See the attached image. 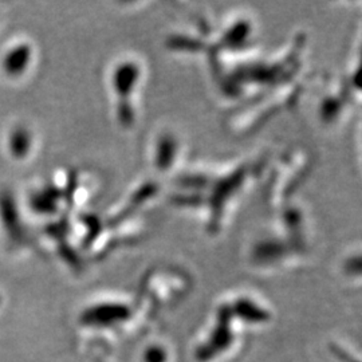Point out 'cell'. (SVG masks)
Listing matches in <instances>:
<instances>
[{"label": "cell", "instance_id": "6da1fadb", "mask_svg": "<svg viewBox=\"0 0 362 362\" xmlns=\"http://www.w3.org/2000/svg\"><path fill=\"white\" fill-rule=\"evenodd\" d=\"M28 58V52L23 47H18L10 54H7L6 59H4V69L7 73L13 74V73H21L25 70L26 67V61Z\"/></svg>", "mask_w": 362, "mask_h": 362}, {"label": "cell", "instance_id": "7a4b0ae2", "mask_svg": "<svg viewBox=\"0 0 362 362\" xmlns=\"http://www.w3.org/2000/svg\"><path fill=\"white\" fill-rule=\"evenodd\" d=\"M165 358L164 351L158 348L151 349L146 353V361L148 362H163Z\"/></svg>", "mask_w": 362, "mask_h": 362}]
</instances>
